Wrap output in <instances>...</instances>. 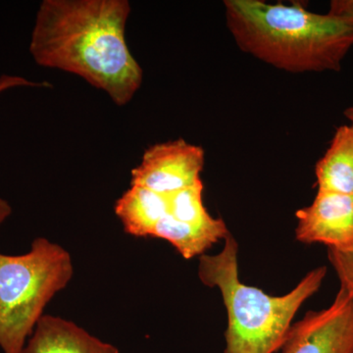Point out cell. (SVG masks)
Returning a JSON list of instances; mask_svg holds the SVG:
<instances>
[{"label": "cell", "mask_w": 353, "mask_h": 353, "mask_svg": "<svg viewBox=\"0 0 353 353\" xmlns=\"http://www.w3.org/2000/svg\"><path fill=\"white\" fill-rule=\"evenodd\" d=\"M128 0H43L30 53L44 68L81 77L127 105L141 87L143 72L128 46Z\"/></svg>", "instance_id": "obj_1"}, {"label": "cell", "mask_w": 353, "mask_h": 353, "mask_svg": "<svg viewBox=\"0 0 353 353\" xmlns=\"http://www.w3.org/2000/svg\"><path fill=\"white\" fill-rule=\"evenodd\" d=\"M224 241V248L219 253L201 255L199 265L202 284L218 288L226 307L224 353L277 352L299 309L321 287L327 268L321 266L309 272L285 296H270L241 283L238 243L231 234Z\"/></svg>", "instance_id": "obj_3"}, {"label": "cell", "mask_w": 353, "mask_h": 353, "mask_svg": "<svg viewBox=\"0 0 353 353\" xmlns=\"http://www.w3.org/2000/svg\"><path fill=\"white\" fill-rule=\"evenodd\" d=\"M228 29L243 52L292 73L340 71L353 48V24L303 4L224 1Z\"/></svg>", "instance_id": "obj_2"}, {"label": "cell", "mask_w": 353, "mask_h": 353, "mask_svg": "<svg viewBox=\"0 0 353 353\" xmlns=\"http://www.w3.org/2000/svg\"><path fill=\"white\" fill-rule=\"evenodd\" d=\"M124 231L137 238H152L158 222L168 212L167 196L139 187L131 185L114 206Z\"/></svg>", "instance_id": "obj_10"}, {"label": "cell", "mask_w": 353, "mask_h": 353, "mask_svg": "<svg viewBox=\"0 0 353 353\" xmlns=\"http://www.w3.org/2000/svg\"><path fill=\"white\" fill-rule=\"evenodd\" d=\"M318 192L353 196V125L336 129L324 157L315 166Z\"/></svg>", "instance_id": "obj_11"}, {"label": "cell", "mask_w": 353, "mask_h": 353, "mask_svg": "<svg viewBox=\"0 0 353 353\" xmlns=\"http://www.w3.org/2000/svg\"><path fill=\"white\" fill-rule=\"evenodd\" d=\"M328 259L338 275L341 288L353 299V246L347 250H328Z\"/></svg>", "instance_id": "obj_13"}, {"label": "cell", "mask_w": 353, "mask_h": 353, "mask_svg": "<svg viewBox=\"0 0 353 353\" xmlns=\"http://www.w3.org/2000/svg\"><path fill=\"white\" fill-rule=\"evenodd\" d=\"M345 116L353 125V106H352V108H348L347 110L345 111Z\"/></svg>", "instance_id": "obj_17"}, {"label": "cell", "mask_w": 353, "mask_h": 353, "mask_svg": "<svg viewBox=\"0 0 353 353\" xmlns=\"http://www.w3.org/2000/svg\"><path fill=\"white\" fill-rule=\"evenodd\" d=\"M282 353H353V299L340 288L333 303L292 324Z\"/></svg>", "instance_id": "obj_5"}, {"label": "cell", "mask_w": 353, "mask_h": 353, "mask_svg": "<svg viewBox=\"0 0 353 353\" xmlns=\"http://www.w3.org/2000/svg\"><path fill=\"white\" fill-rule=\"evenodd\" d=\"M11 213H12V208H11L10 204L6 199L0 197V226L8 219Z\"/></svg>", "instance_id": "obj_16"}, {"label": "cell", "mask_w": 353, "mask_h": 353, "mask_svg": "<svg viewBox=\"0 0 353 353\" xmlns=\"http://www.w3.org/2000/svg\"><path fill=\"white\" fill-rule=\"evenodd\" d=\"M296 240L323 243L328 250L353 246V196L318 192L307 208L296 211Z\"/></svg>", "instance_id": "obj_7"}, {"label": "cell", "mask_w": 353, "mask_h": 353, "mask_svg": "<svg viewBox=\"0 0 353 353\" xmlns=\"http://www.w3.org/2000/svg\"><path fill=\"white\" fill-rule=\"evenodd\" d=\"M328 13L353 24V0H333Z\"/></svg>", "instance_id": "obj_15"}, {"label": "cell", "mask_w": 353, "mask_h": 353, "mask_svg": "<svg viewBox=\"0 0 353 353\" xmlns=\"http://www.w3.org/2000/svg\"><path fill=\"white\" fill-rule=\"evenodd\" d=\"M70 253L48 239L32 241L21 255L0 253V347L21 353L44 308L71 282Z\"/></svg>", "instance_id": "obj_4"}, {"label": "cell", "mask_w": 353, "mask_h": 353, "mask_svg": "<svg viewBox=\"0 0 353 353\" xmlns=\"http://www.w3.org/2000/svg\"><path fill=\"white\" fill-rule=\"evenodd\" d=\"M21 353H120L75 323L43 315Z\"/></svg>", "instance_id": "obj_8"}, {"label": "cell", "mask_w": 353, "mask_h": 353, "mask_svg": "<svg viewBox=\"0 0 353 353\" xmlns=\"http://www.w3.org/2000/svg\"><path fill=\"white\" fill-rule=\"evenodd\" d=\"M205 162L201 146L179 139L150 146L131 172V185L158 194H173L201 180Z\"/></svg>", "instance_id": "obj_6"}, {"label": "cell", "mask_w": 353, "mask_h": 353, "mask_svg": "<svg viewBox=\"0 0 353 353\" xmlns=\"http://www.w3.org/2000/svg\"><path fill=\"white\" fill-rule=\"evenodd\" d=\"M229 230L221 218H210L201 223H185L167 213L158 222L152 238L170 243L185 259L201 256L220 240H225Z\"/></svg>", "instance_id": "obj_9"}, {"label": "cell", "mask_w": 353, "mask_h": 353, "mask_svg": "<svg viewBox=\"0 0 353 353\" xmlns=\"http://www.w3.org/2000/svg\"><path fill=\"white\" fill-rule=\"evenodd\" d=\"M203 183L201 179L194 185L167 194L168 214L185 223H201L212 218L203 204Z\"/></svg>", "instance_id": "obj_12"}, {"label": "cell", "mask_w": 353, "mask_h": 353, "mask_svg": "<svg viewBox=\"0 0 353 353\" xmlns=\"http://www.w3.org/2000/svg\"><path fill=\"white\" fill-rule=\"evenodd\" d=\"M46 87L48 85V83H36L28 80L24 77L20 76H11V75H2L0 76V94L6 92V90H11V88H21V87Z\"/></svg>", "instance_id": "obj_14"}]
</instances>
